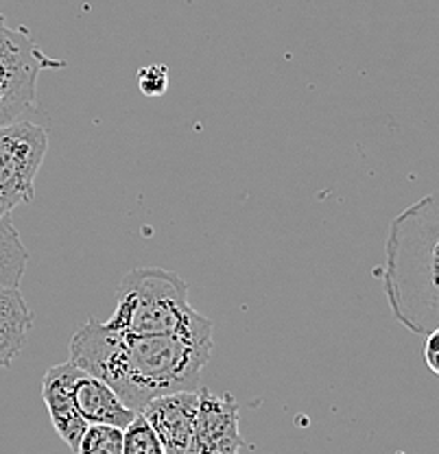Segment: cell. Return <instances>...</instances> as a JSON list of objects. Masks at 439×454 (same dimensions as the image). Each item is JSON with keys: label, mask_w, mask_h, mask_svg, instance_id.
<instances>
[{"label": "cell", "mask_w": 439, "mask_h": 454, "mask_svg": "<svg viewBox=\"0 0 439 454\" xmlns=\"http://www.w3.org/2000/svg\"><path fill=\"white\" fill-rule=\"evenodd\" d=\"M49 151V129L33 121L0 127V219L35 197V179Z\"/></svg>", "instance_id": "cell-5"}, {"label": "cell", "mask_w": 439, "mask_h": 454, "mask_svg": "<svg viewBox=\"0 0 439 454\" xmlns=\"http://www.w3.org/2000/svg\"><path fill=\"white\" fill-rule=\"evenodd\" d=\"M64 66V59H53L35 44L29 28L9 25L0 13V127L33 121L42 70Z\"/></svg>", "instance_id": "cell-4"}, {"label": "cell", "mask_w": 439, "mask_h": 454, "mask_svg": "<svg viewBox=\"0 0 439 454\" xmlns=\"http://www.w3.org/2000/svg\"><path fill=\"white\" fill-rule=\"evenodd\" d=\"M136 83L145 97H162L169 90V68L164 64H151L138 70Z\"/></svg>", "instance_id": "cell-14"}, {"label": "cell", "mask_w": 439, "mask_h": 454, "mask_svg": "<svg viewBox=\"0 0 439 454\" xmlns=\"http://www.w3.org/2000/svg\"><path fill=\"white\" fill-rule=\"evenodd\" d=\"M77 454H122V428L110 424H88L79 439Z\"/></svg>", "instance_id": "cell-12"}, {"label": "cell", "mask_w": 439, "mask_h": 454, "mask_svg": "<svg viewBox=\"0 0 439 454\" xmlns=\"http://www.w3.org/2000/svg\"><path fill=\"white\" fill-rule=\"evenodd\" d=\"M424 361L435 376H439V328L431 330L424 340Z\"/></svg>", "instance_id": "cell-15"}, {"label": "cell", "mask_w": 439, "mask_h": 454, "mask_svg": "<svg viewBox=\"0 0 439 454\" xmlns=\"http://www.w3.org/2000/svg\"><path fill=\"white\" fill-rule=\"evenodd\" d=\"M79 373L82 369L73 361H66L51 367L42 380V397H44L51 424L55 426L61 442L73 450H77L79 439L88 428V422L79 415L77 404H74V382Z\"/></svg>", "instance_id": "cell-8"}, {"label": "cell", "mask_w": 439, "mask_h": 454, "mask_svg": "<svg viewBox=\"0 0 439 454\" xmlns=\"http://www.w3.org/2000/svg\"><path fill=\"white\" fill-rule=\"evenodd\" d=\"M197 409H200V391H177V394L153 397L140 411L158 434L167 454H184L195 428Z\"/></svg>", "instance_id": "cell-7"}, {"label": "cell", "mask_w": 439, "mask_h": 454, "mask_svg": "<svg viewBox=\"0 0 439 454\" xmlns=\"http://www.w3.org/2000/svg\"><path fill=\"white\" fill-rule=\"evenodd\" d=\"M29 252L13 225L12 216L0 219V286H18L27 271Z\"/></svg>", "instance_id": "cell-11"}, {"label": "cell", "mask_w": 439, "mask_h": 454, "mask_svg": "<svg viewBox=\"0 0 439 454\" xmlns=\"http://www.w3.org/2000/svg\"><path fill=\"white\" fill-rule=\"evenodd\" d=\"M240 406L232 394H215L200 387L195 428L184 454H240Z\"/></svg>", "instance_id": "cell-6"}, {"label": "cell", "mask_w": 439, "mask_h": 454, "mask_svg": "<svg viewBox=\"0 0 439 454\" xmlns=\"http://www.w3.org/2000/svg\"><path fill=\"white\" fill-rule=\"evenodd\" d=\"M191 286L162 267H136L121 278L116 309L103 325L134 337L212 339V321L191 304Z\"/></svg>", "instance_id": "cell-3"}, {"label": "cell", "mask_w": 439, "mask_h": 454, "mask_svg": "<svg viewBox=\"0 0 439 454\" xmlns=\"http://www.w3.org/2000/svg\"><path fill=\"white\" fill-rule=\"evenodd\" d=\"M212 339L134 337L88 319L70 340V361L101 378L122 404L140 413L153 397L200 391Z\"/></svg>", "instance_id": "cell-1"}, {"label": "cell", "mask_w": 439, "mask_h": 454, "mask_svg": "<svg viewBox=\"0 0 439 454\" xmlns=\"http://www.w3.org/2000/svg\"><path fill=\"white\" fill-rule=\"evenodd\" d=\"M382 291L409 333L439 328V192L422 197L389 225Z\"/></svg>", "instance_id": "cell-2"}, {"label": "cell", "mask_w": 439, "mask_h": 454, "mask_svg": "<svg viewBox=\"0 0 439 454\" xmlns=\"http://www.w3.org/2000/svg\"><path fill=\"white\" fill-rule=\"evenodd\" d=\"M74 404L88 424H110L125 428L136 418L134 411L122 404L110 385L83 369L74 382Z\"/></svg>", "instance_id": "cell-9"}, {"label": "cell", "mask_w": 439, "mask_h": 454, "mask_svg": "<svg viewBox=\"0 0 439 454\" xmlns=\"http://www.w3.org/2000/svg\"><path fill=\"white\" fill-rule=\"evenodd\" d=\"M33 312L18 286H0V369H9L25 349Z\"/></svg>", "instance_id": "cell-10"}, {"label": "cell", "mask_w": 439, "mask_h": 454, "mask_svg": "<svg viewBox=\"0 0 439 454\" xmlns=\"http://www.w3.org/2000/svg\"><path fill=\"white\" fill-rule=\"evenodd\" d=\"M122 454H167L158 434L140 413L122 428Z\"/></svg>", "instance_id": "cell-13"}]
</instances>
